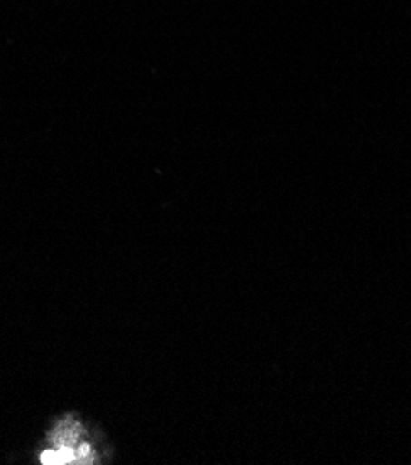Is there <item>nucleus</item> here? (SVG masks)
I'll return each instance as SVG.
<instances>
[{"mask_svg": "<svg viewBox=\"0 0 411 465\" xmlns=\"http://www.w3.org/2000/svg\"><path fill=\"white\" fill-rule=\"evenodd\" d=\"M95 454L91 452L89 445H74V447H58L44 450L41 454V463L44 465H65V463H93Z\"/></svg>", "mask_w": 411, "mask_h": 465, "instance_id": "f257e3e1", "label": "nucleus"}, {"mask_svg": "<svg viewBox=\"0 0 411 465\" xmlns=\"http://www.w3.org/2000/svg\"><path fill=\"white\" fill-rule=\"evenodd\" d=\"M80 436H82L80 425H76L74 421H65L54 432L53 441H54L56 447H74Z\"/></svg>", "mask_w": 411, "mask_h": 465, "instance_id": "f03ea898", "label": "nucleus"}]
</instances>
